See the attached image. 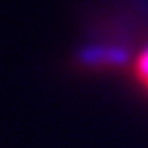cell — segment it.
I'll return each instance as SVG.
<instances>
[{
  "label": "cell",
  "instance_id": "obj_1",
  "mask_svg": "<svg viewBox=\"0 0 148 148\" xmlns=\"http://www.w3.org/2000/svg\"><path fill=\"white\" fill-rule=\"evenodd\" d=\"M78 62L84 66H125L130 62V51L125 47L88 45L78 51Z\"/></svg>",
  "mask_w": 148,
  "mask_h": 148
},
{
  "label": "cell",
  "instance_id": "obj_2",
  "mask_svg": "<svg viewBox=\"0 0 148 148\" xmlns=\"http://www.w3.org/2000/svg\"><path fill=\"white\" fill-rule=\"evenodd\" d=\"M134 72H136V78L140 82H148V47H144L140 51V56L136 58V66H134Z\"/></svg>",
  "mask_w": 148,
  "mask_h": 148
},
{
  "label": "cell",
  "instance_id": "obj_3",
  "mask_svg": "<svg viewBox=\"0 0 148 148\" xmlns=\"http://www.w3.org/2000/svg\"><path fill=\"white\" fill-rule=\"evenodd\" d=\"M146 88H148V82H146Z\"/></svg>",
  "mask_w": 148,
  "mask_h": 148
}]
</instances>
